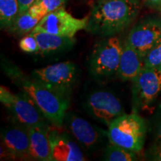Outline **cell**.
Instances as JSON below:
<instances>
[{"mask_svg":"<svg viewBox=\"0 0 161 161\" xmlns=\"http://www.w3.org/2000/svg\"><path fill=\"white\" fill-rule=\"evenodd\" d=\"M3 67L12 81L35 102L52 125L61 128L70 99L49 89L32 75L28 76L11 62L3 60Z\"/></svg>","mask_w":161,"mask_h":161,"instance_id":"obj_1","label":"cell"},{"mask_svg":"<svg viewBox=\"0 0 161 161\" xmlns=\"http://www.w3.org/2000/svg\"><path fill=\"white\" fill-rule=\"evenodd\" d=\"M140 9V0H97L85 30L100 37L115 36L133 23Z\"/></svg>","mask_w":161,"mask_h":161,"instance_id":"obj_2","label":"cell"},{"mask_svg":"<svg viewBox=\"0 0 161 161\" xmlns=\"http://www.w3.org/2000/svg\"><path fill=\"white\" fill-rule=\"evenodd\" d=\"M147 131L146 122L136 112L124 114L108 126L109 142L138 153L143 148Z\"/></svg>","mask_w":161,"mask_h":161,"instance_id":"obj_3","label":"cell"},{"mask_svg":"<svg viewBox=\"0 0 161 161\" xmlns=\"http://www.w3.org/2000/svg\"><path fill=\"white\" fill-rule=\"evenodd\" d=\"M0 101L18 123L27 127H49L50 122L33 100L24 92L14 94L5 86L0 87Z\"/></svg>","mask_w":161,"mask_h":161,"instance_id":"obj_4","label":"cell"},{"mask_svg":"<svg viewBox=\"0 0 161 161\" xmlns=\"http://www.w3.org/2000/svg\"><path fill=\"white\" fill-rule=\"evenodd\" d=\"M123 44L116 36L107 37L97 42L89 58L92 75L98 78L110 77L117 73Z\"/></svg>","mask_w":161,"mask_h":161,"instance_id":"obj_5","label":"cell"},{"mask_svg":"<svg viewBox=\"0 0 161 161\" xmlns=\"http://www.w3.org/2000/svg\"><path fill=\"white\" fill-rule=\"evenodd\" d=\"M31 75L53 91L70 99L78 78L77 66L64 61L35 69Z\"/></svg>","mask_w":161,"mask_h":161,"instance_id":"obj_6","label":"cell"},{"mask_svg":"<svg viewBox=\"0 0 161 161\" xmlns=\"http://www.w3.org/2000/svg\"><path fill=\"white\" fill-rule=\"evenodd\" d=\"M89 16L74 17L64 8L47 14L32 31L45 32L62 37H74L79 31L86 29Z\"/></svg>","mask_w":161,"mask_h":161,"instance_id":"obj_7","label":"cell"},{"mask_svg":"<svg viewBox=\"0 0 161 161\" xmlns=\"http://www.w3.org/2000/svg\"><path fill=\"white\" fill-rule=\"evenodd\" d=\"M161 92V69L144 67L132 80L134 105L142 110L152 108Z\"/></svg>","mask_w":161,"mask_h":161,"instance_id":"obj_8","label":"cell"},{"mask_svg":"<svg viewBox=\"0 0 161 161\" xmlns=\"http://www.w3.org/2000/svg\"><path fill=\"white\" fill-rule=\"evenodd\" d=\"M84 105L92 117L107 126L125 114L120 100L114 93L106 90L91 92L86 98Z\"/></svg>","mask_w":161,"mask_h":161,"instance_id":"obj_9","label":"cell"},{"mask_svg":"<svg viewBox=\"0 0 161 161\" xmlns=\"http://www.w3.org/2000/svg\"><path fill=\"white\" fill-rule=\"evenodd\" d=\"M64 124L72 137L86 151L92 152L98 148L107 134L100 128L73 113H66Z\"/></svg>","mask_w":161,"mask_h":161,"instance_id":"obj_10","label":"cell"},{"mask_svg":"<svg viewBox=\"0 0 161 161\" xmlns=\"http://www.w3.org/2000/svg\"><path fill=\"white\" fill-rule=\"evenodd\" d=\"M1 158L20 160L29 158V128L19 123L5 126L1 131Z\"/></svg>","mask_w":161,"mask_h":161,"instance_id":"obj_11","label":"cell"},{"mask_svg":"<svg viewBox=\"0 0 161 161\" xmlns=\"http://www.w3.org/2000/svg\"><path fill=\"white\" fill-rule=\"evenodd\" d=\"M126 41L144 58L161 42V21L155 18L141 20L130 30Z\"/></svg>","mask_w":161,"mask_h":161,"instance_id":"obj_12","label":"cell"},{"mask_svg":"<svg viewBox=\"0 0 161 161\" xmlns=\"http://www.w3.org/2000/svg\"><path fill=\"white\" fill-rule=\"evenodd\" d=\"M49 128V138L51 145L52 161H84L86 159L69 132Z\"/></svg>","mask_w":161,"mask_h":161,"instance_id":"obj_13","label":"cell"},{"mask_svg":"<svg viewBox=\"0 0 161 161\" xmlns=\"http://www.w3.org/2000/svg\"><path fill=\"white\" fill-rule=\"evenodd\" d=\"M144 68V58L126 40L123 43L119 65L116 73L122 80H132Z\"/></svg>","mask_w":161,"mask_h":161,"instance_id":"obj_14","label":"cell"},{"mask_svg":"<svg viewBox=\"0 0 161 161\" xmlns=\"http://www.w3.org/2000/svg\"><path fill=\"white\" fill-rule=\"evenodd\" d=\"M50 127H31L29 132V158L32 160L52 161L49 138Z\"/></svg>","mask_w":161,"mask_h":161,"instance_id":"obj_15","label":"cell"},{"mask_svg":"<svg viewBox=\"0 0 161 161\" xmlns=\"http://www.w3.org/2000/svg\"><path fill=\"white\" fill-rule=\"evenodd\" d=\"M37 40L39 54L42 55H52L69 50L75 45L74 37H62L40 31H31Z\"/></svg>","mask_w":161,"mask_h":161,"instance_id":"obj_16","label":"cell"},{"mask_svg":"<svg viewBox=\"0 0 161 161\" xmlns=\"http://www.w3.org/2000/svg\"><path fill=\"white\" fill-rule=\"evenodd\" d=\"M18 0H0V25L1 29H10L19 14Z\"/></svg>","mask_w":161,"mask_h":161,"instance_id":"obj_17","label":"cell"},{"mask_svg":"<svg viewBox=\"0 0 161 161\" xmlns=\"http://www.w3.org/2000/svg\"><path fill=\"white\" fill-rule=\"evenodd\" d=\"M40 19L35 17L27 11L18 14L9 30L17 35H26L33 31Z\"/></svg>","mask_w":161,"mask_h":161,"instance_id":"obj_18","label":"cell"},{"mask_svg":"<svg viewBox=\"0 0 161 161\" xmlns=\"http://www.w3.org/2000/svg\"><path fill=\"white\" fill-rule=\"evenodd\" d=\"M103 160L107 161H133L136 160V152L110 142L104 150Z\"/></svg>","mask_w":161,"mask_h":161,"instance_id":"obj_19","label":"cell"},{"mask_svg":"<svg viewBox=\"0 0 161 161\" xmlns=\"http://www.w3.org/2000/svg\"><path fill=\"white\" fill-rule=\"evenodd\" d=\"M144 67L161 69V42L147 53L144 58Z\"/></svg>","mask_w":161,"mask_h":161,"instance_id":"obj_20","label":"cell"},{"mask_svg":"<svg viewBox=\"0 0 161 161\" xmlns=\"http://www.w3.org/2000/svg\"><path fill=\"white\" fill-rule=\"evenodd\" d=\"M19 49L23 52L29 54H39V45L37 40L32 33L24 36L19 43Z\"/></svg>","mask_w":161,"mask_h":161,"instance_id":"obj_21","label":"cell"},{"mask_svg":"<svg viewBox=\"0 0 161 161\" xmlns=\"http://www.w3.org/2000/svg\"><path fill=\"white\" fill-rule=\"evenodd\" d=\"M66 2L67 0H35L34 4L41 8L47 14L50 12L64 8Z\"/></svg>","mask_w":161,"mask_h":161,"instance_id":"obj_22","label":"cell"},{"mask_svg":"<svg viewBox=\"0 0 161 161\" xmlns=\"http://www.w3.org/2000/svg\"><path fill=\"white\" fill-rule=\"evenodd\" d=\"M148 158L152 160L161 161V142H156V144L148 151Z\"/></svg>","mask_w":161,"mask_h":161,"instance_id":"obj_23","label":"cell"},{"mask_svg":"<svg viewBox=\"0 0 161 161\" xmlns=\"http://www.w3.org/2000/svg\"><path fill=\"white\" fill-rule=\"evenodd\" d=\"M19 2V14H23L24 12L27 11L29 9V8L33 5L35 0H18Z\"/></svg>","mask_w":161,"mask_h":161,"instance_id":"obj_24","label":"cell"},{"mask_svg":"<svg viewBox=\"0 0 161 161\" xmlns=\"http://www.w3.org/2000/svg\"><path fill=\"white\" fill-rule=\"evenodd\" d=\"M145 2L151 8L161 11V0H145Z\"/></svg>","mask_w":161,"mask_h":161,"instance_id":"obj_25","label":"cell"},{"mask_svg":"<svg viewBox=\"0 0 161 161\" xmlns=\"http://www.w3.org/2000/svg\"><path fill=\"white\" fill-rule=\"evenodd\" d=\"M155 138L156 142H161V119L159 121L158 126L155 130Z\"/></svg>","mask_w":161,"mask_h":161,"instance_id":"obj_26","label":"cell"}]
</instances>
